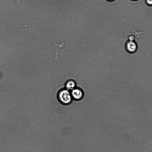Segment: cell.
<instances>
[{"mask_svg": "<svg viewBox=\"0 0 152 152\" xmlns=\"http://www.w3.org/2000/svg\"><path fill=\"white\" fill-rule=\"evenodd\" d=\"M108 1H113V0H108Z\"/></svg>", "mask_w": 152, "mask_h": 152, "instance_id": "6", "label": "cell"}, {"mask_svg": "<svg viewBox=\"0 0 152 152\" xmlns=\"http://www.w3.org/2000/svg\"><path fill=\"white\" fill-rule=\"evenodd\" d=\"M76 83L73 80L68 81L65 85L66 89L69 91H71L76 88Z\"/></svg>", "mask_w": 152, "mask_h": 152, "instance_id": "3", "label": "cell"}, {"mask_svg": "<svg viewBox=\"0 0 152 152\" xmlns=\"http://www.w3.org/2000/svg\"><path fill=\"white\" fill-rule=\"evenodd\" d=\"M127 47L129 51L132 52L136 50L137 48V46L135 43L133 41H131L128 42L127 43Z\"/></svg>", "mask_w": 152, "mask_h": 152, "instance_id": "4", "label": "cell"}, {"mask_svg": "<svg viewBox=\"0 0 152 152\" xmlns=\"http://www.w3.org/2000/svg\"><path fill=\"white\" fill-rule=\"evenodd\" d=\"M147 2L149 5H152V0H147Z\"/></svg>", "mask_w": 152, "mask_h": 152, "instance_id": "5", "label": "cell"}, {"mask_svg": "<svg viewBox=\"0 0 152 152\" xmlns=\"http://www.w3.org/2000/svg\"><path fill=\"white\" fill-rule=\"evenodd\" d=\"M59 101L64 105H68L72 102L73 99L71 92L66 89L60 90L58 94Z\"/></svg>", "mask_w": 152, "mask_h": 152, "instance_id": "1", "label": "cell"}, {"mask_svg": "<svg viewBox=\"0 0 152 152\" xmlns=\"http://www.w3.org/2000/svg\"><path fill=\"white\" fill-rule=\"evenodd\" d=\"M73 99L76 101H79L82 99L84 96V92L82 90L75 88L71 92Z\"/></svg>", "mask_w": 152, "mask_h": 152, "instance_id": "2", "label": "cell"}]
</instances>
